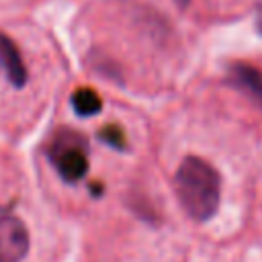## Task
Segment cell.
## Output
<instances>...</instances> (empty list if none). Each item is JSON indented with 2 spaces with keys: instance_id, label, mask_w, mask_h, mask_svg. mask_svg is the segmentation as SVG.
<instances>
[{
  "instance_id": "1",
  "label": "cell",
  "mask_w": 262,
  "mask_h": 262,
  "mask_svg": "<svg viewBox=\"0 0 262 262\" xmlns=\"http://www.w3.org/2000/svg\"><path fill=\"white\" fill-rule=\"evenodd\" d=\"M174 188L184 211L196 221H209L221 201V178L219 172L199 156H186L176 174Z\"/></svg>"
},
{
  "instance_id": "8",
  "label": "cell",
  "mask_w": 262,
  "mask_h": 262,
  "mask_svg": "<svg viewBox=\"0 0 262 262\" xmlns=\"http://www.w3.org/2000/svg\"><path fill=\"white\" fill-rule=\"evenodd\" d=\"M256 29H258V33L262 35V2L256 6Z\"/></svg>"
},
{
  "instance_id": "2",
  "label": "cell",
  "mask_w": 262,
  "mask_h": 262,
  "mask_svg": "<svg viewBox=\"0 0 262 262\" xmlns=\"http://www.w3.org/2000/svg\"><path fill=\"white\" fill-rule=\"evenodd\" d=\"M47 160L57 176L68 182H80L88 172V145L86 139L74 129H59L47 145Z\"/></svg>"
},
{
  "instance_id": "9",
  "label": "cell",
  "mask_w": 262,
  "mask_h": 262,
  "mask_svg": "<svg viewBox=\"0 0 262 262\" xmlns=\"http://www.w3.org/2000/svg\"><path fill=\"white\" fill-rule=\"evenodd\" d=\"M174 2H176V4H178V6H180V8H184V6H186V4H188V0H174Z\"/></svg>"
},
{
  "instance_id": "6",
  "label": "cell",
  "mask_w": 262,
  "mask_h": 262,
  "mask_svg": "<svg viewBox=\"0 0 262 262\" xmlns=\"http://www.w3.org/2000/svg\"><path fill=\"white\" fill-rule=\"evenodd\" d=\"M72 108L78 117H94L102 111V100L96 90L82 86L72 94Z\"/></svg>"
},
{
  "instance_id": "4",
  "label": "cell",
  "mask_w": 262,
  "mask_h": 262,
  "mask_svg": "<svg viewBox=\"0 0 262 262\" xmlns=\"http://www.w3.org/2000/svg\"><path fill=\"white\" fill-rule=\"evenodd\" d=\"M0 72L14 88H23L29 80V70L23 61L18 45L4 31H0Z\"/></svg>"
},
{
  "instance_id": "5",
  "label": "cell",
  "mask_w": 262,
  "mask_h": 262,
  "mask_svg": "<svg viewBox=\"0 0 262 262\" xmlns=\"http://www.w3.org/2000/svg\"><path fill=\"white\" fill-rule=\"evenodd\" d=\"M229 84L248 96L258 108H262V72L246 61H231L227 66Z\"/></svg>"
},
{
  "instance_id": "7",
  "label": "cell",
  "mask_w": 262,
  "mask_h": 262,
  "mask_svg": "<svg viewBox=\"0 0 262 262\" xmlns=\"http://www.w3.org/2000/svg\"><path fill=\"white\" fill-rule=\"evenodd\" d=\"M98 139H100L102 143H106L108 147H113V149H125V147H127L125 131H123V127H119V125H104V127L98 131Z\"/></svg>"
},
{
  "instance_id": "3",
  "label": "cell",
  "mask_w": 262,
  "mask_h": 262,
  "mask_svg": "<svg viewBox=\"0 0 262 262\" xmlns=\"http://www.w3.org/2000/svg\"><path fill=\"white\" fill-rule=\"evenodd\" d=\"M29 252V229L23 219L0 205V262H20Z\"/></svg>"
}]
</instances>
